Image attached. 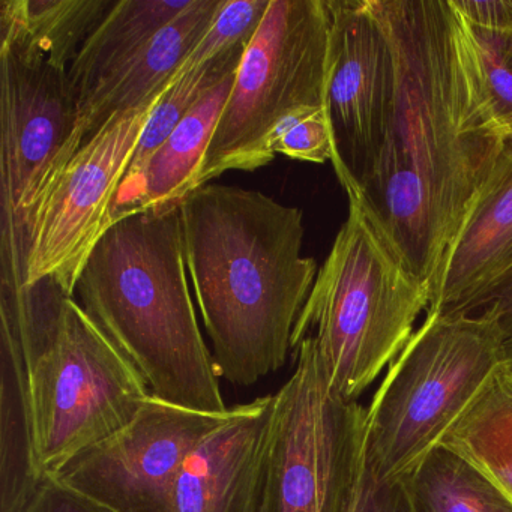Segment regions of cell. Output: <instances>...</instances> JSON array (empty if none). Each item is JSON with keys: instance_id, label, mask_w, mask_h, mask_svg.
I'll return each instance as SVG.
<instances>
[{"instance_id": "obj_6", "label": "cell", "mask_w": 512, "mask_h": 512, "mask_svg": "<svg viewBox=\"0 0 512 512\" xmlns=\"http://www.w3.org/2000/svg\"><path fill=\"white\" fill-rule=\"evenodd\" d=\"M508 362V337L485 314H427L365 410L364 463L401 482L440 446Z\"/></svg>"}, {"instance_id": "obj_14", "label": "cell", "mask_w": 512, "mask_h": 512, "mask_svg": "<svg viewBox=\"0 0 512 512\" xmlns=\"http://www.w3.org/2000/svg\"><path fill=\"white\" fill-rule=\"evenodd\" d=\"M512 272V139L455 236L427 314H473Z\"/></svg>"}, {"instance_id": "obj_21", "label": "cell", "mask_w": 512, "mask_h": 512, "mask_svg": "<svg viewBox=\"0 0 512 512\" xmlns=\"http://www.w3.org/2000/svg\"><path fill=\"white\" fill-rule=\"evenodd\" d=\"M247 47L248 44H239V46L232 47L221 55L215 56L202 67L196 68L187 76L182 77L164 94L163 100L158 104L154 115L149 119L145 131H143L142 139L134 152L130 169L119 187L115 202L130 193L131 188L136 185L143 170L148 166L152 155L169 139L172 131L178 127L179 122L188 115V112L218 83L238 71Z\"/></svg>"}, {"instance_id": "obj_13", "label": "cell", "mask_w": 512, "mask_h": 512, "mask_svg": "<svg viewBox=\"0 0 512 512\" xmlns=\"http://www.w3.org/2000/svg\"><path fill=\"white\" fill-rule=\"evenodd\" d=\"M275 397L232 407L182 467L176 512H257Z\"/></svg>"}, {"instance_id": "obj_19", "label": "cell", "mask_w": 512, "mask_h": 512, "mask_svg": "<svg viewBox=\"0 0 512 512\" xmlns=\"http://www.w3.org/2000/svg\"><path fill=\"white\" fill-rule=\"evenodd\" d=\"M440 445L484 473L512 502V365L506 362Z\"/></svg>"}, {"instance_id": "obj_15", "label": "cell", "mask_w": 512, "mask_h": 512, "mask_svg": "<svg viewBox=\"0 0 512 512\" xmlns=\"http://www.w3.org/2000/svg\"><path fill=\"white\" fill-rule=\"evenodd\" d=\"M226 0H194L139 55L113 74L79 106L74 145L79 149L110 118L148 101L172 83L194 47L208 34Z\"/></svg>"}, {"instance_id": "obj_25", "label": "cell", "mask_w": 512, "mask_h": 512, "mask_svg": "<svg viewBox=\"0 0 512 512\" xmlns=\"http://www.w3.org/2000/svg\"><path fill=\"white\" fill-rule=\"evenodd\" d=\"M17 512H113L77 493L53 476H44Z\"/></svg>"}, {"instance_id": "obj_24", "label": "cell", "mask_w": 512, "mask_h": 512, "mask_svg": "<svg viewBox=\"0 0 512 512\" xmlns=\"http://www.w3.org/2000/svg\"><path fill=\"white\" fill-rule=\"evenodd\" d=\"M272 152L290 160L323 164L334 158L328 112L310 113L287 125L272 143Z\"/></svg>"}, {"instance_id": "obj_29", "label": "cell", "mask_w": 512, "mask_h": 512, "mask_svg": "<svg viewBox=\"0 0 512 512\" xmlns=\"http://www.w3.org/2000/svg\"><path fill=\"white\" fill-rule=\"evenodd\" d=\"M508 362L512 365V341H508Z\"/></svg>"}, {"instance_id": "obj_27", "label": "cell", "mask_w": 512, "mask_h": 512, "mask_svg": "<svg viewBox=\"0 0 512 512\" xmlns=\"http://www.w3.org/2000/svg\"><path fill=\"white\" fill-rule=\"evenodd\" d=\"M470 25L512 32V0H451Z\"/></svg>"}, {"instance_id": "obj_12", "label": "cell", "mask_w": 512, "mask_h": 512, "mask_svg": "<svg viewBox=\"0 0 512 512\" xmlns=\"http://www.w3.org/2000/svg\"><path fill=\"white\" fill-rule=\"evenodd\" d=\"M331 17L326 112L332 167L349 199H356L391 118L395 61L385 29L368 0H326Z\"/></svg>"}, {"instance_id": "obj_28", "label": "cell", "mask_w": 512, "mask_h": 512, "mask_svg": "<svg viewBox=\"0 0 512 512\" xmlns=\"http://www.w3.org/2000/svg\"><path fill=\"white\" fill-rule=\"evenodd\" d=\"M473 314L490 317L503 329L508 340H512V272L478 302Z\"/></svg>"}, {"instance_id": "obj_18", "label": "cell", "mask_w": 512, "mask_h": 512, "mask_svg": "<svg viewBox=\"0 0 512 512\" xmlns=\"http://www.w3.org/2000/svg\"><path fill=\"white\" fill-rule=\"evenodd\" d=\"M116 0H2L0 40L40 53L50 65L70 70L83 44Z\"/></svg>"}, {"instance_id": "obj_7", "label": "cell", "mask_w": 512, "mask_h": 512, "mask_svg": "<svg viewBox=\"0 0 512 512\" xmlns=\"http://www.w3.org/2000/svg\"><path fill=\"white\" fill-rule=\"evenodd\" d=\"M329 38L326 0H271L239 65L197 188L232 170L268 166L272 143L287 125L326 110Z\"/></svg>"}, {"instance_id": "obj_26", "label": "cell", "mask_w": 512, "mask_h": 512, "mask_svg": "<svg viewBox=\"0 0 512 512\" xmlns=\"http://www.w3.org/2000/svg\"><path fill=\"white\" fill-rule=\"evenodd\" d=\"M350 512H412V508L403 482L377 481L364 463Z\"/></svg>"}, {"instance_id": "obj_2", "label": "cell", "mask_w": 512, "mask_h": 512, "mask_svg": "<svg viewBox=\"0 0 512 512\" xmlns=\"http://www.w3.org/2000/svg\"><path fill=\"white\" fill-rule=\"evenodd\" d=\"M188 277L218 376L251 386L280 370L319 268L304 212L259 190L206 184L179 206Z\"/></svg>"}, {"instance_id": "obj_3", "label": "cell", "mask_w": 512, "mask_h": 512, "mask_svg": "<svg viewBox=\"0 0 512 512\" xmlns=\"http://www.w3.org/2000/svg\"><path fill=\"white\" fill-rule=\"evenodd\" d=\"M76 296L154 397L196 412L229 410L188 286L179 208L115 221L92 250Z\"/></svg>"}, {"instance_id": "obj_8", "label": "cell", "mask_w": 512, "mask_h": 512, "mask_svg": "<svg viewBox=\"0 0 512 512\" xmlns=\"http://www.w3.org/2000/svg\"><path fill=\"white\" fill-rule=\"evenodd\" d=\"M77 115L68 71L0 40V292L26 286L32 223L77 152Z\"/></svg>"}, {"instance_id": "obj_5", "label": "cell", "mask_w": 512, "mask_h": 512, "mask_svg": "<svg viewBox=\"0 0 512 512\" xmlns=\"http://www.w3.org/2000/svg\"><path fill=\"white\" fill-rule=\"evenodd\" d=\"M430 302V287L407 269L361 203L349 199L293 329L292 352L311 338L329 389L358 401L406 347Z\"/></svg>"}, {"instance_id": "obj_20", "label": "cell", "mask_w": 512, "mask_h": 512, "mask_svg": "<svg viewBox=\"0 0 512 512\" xmlns=\"http://www.w3.org/2000/svg\"><path fill=\"white\" fill-rule=\"evenodd\" d=\"M412 512H512V502L475 466L437 446L403 479Z\"/></svg>"}, {"instance_id": "obj_9", "label": "cell", "mask_w": 512, "mask_h": 512, "mask_svg": "<svg viewBox=\"0 0 512 512\" xmlns=\"http://www.w3.org/2000/svg\"><path fill=\"white\" fill-rule=\"evenodd\" d=\"M274 394L257 512H350L364 466L365 407L329 389L311 338Z\"/></svg>"}, {"instance_id": "obj_22", "label": "cell", "mask_w": 512, "mask_h": 512, "mask_svg": "<svg viewBox=\"0 0 512 512\" xmlns=\"http://www.w3.org/2000/svg\"><path fill=\"white\" fill-rule=\"evenodd\" d=\"M466 29L488 106L512 139V32L491 31L469 22Z\"/></svg>"}, {"instance_id": "obj_23", "label": "cell", "mask_w": 512, "mask_h": 512, "mask_svg": "<svg viewBox=\"0 0 512 512\" xmlns=\"http://www.w3.org/2000/svg\"><path fill=\"white\" fill-rule=\"evenodd\" d=\"M271 0H226L208 34L194 47L173 85L196 68L239 44H250L262 25Z\"/></svg>"}, {"instance_id": "obj_4", "label": "cell", "mask_w": 512, "mask_h": 512, "mask_svg": "<svg viewBox=\"0 0 512 512\" xmlns=\"http://www.w3.org/2000/svg\"><path fill=\"white\" fill-rule=\"evenodd\" d=\"M0 319L22 341L40 478L130 424L151 397L142 374L53 278L0 292Z\"/></svg>"}, {"instance_id": "obj_17", "label": "cell", "mask_w": 512, "mask_h": 512, "mask_svg": "<svg viewBox=\"0 0 512 512\" xmlns=\"http://www.w3.org/2000/svg\"><path fill=\"white\" fill-rule=\"evenodd\" d=\"M194 0H116L103 22L83 44L68 70L82 106L98 86L139 55Z\"/></svg>"}, {"instance_id": "obj_16", "label": "cell", "mask_w": 512, "mask_h": 512, "mask_svg": "<svg viewBox=\"0 0 512 512\" xmlns=\"http://www.w3.org/2000/svg\"><path fill=\"white\" fill-rule=\"evenodd\" d=\"M236 73L209 91L155 151L130 193L113 205L112 224L137 212L179 208L197 190L200 169L229 100Z\"/></svg>"}, {"instance_id": "obj_1", "label": "cell", "mask_w": 512, "mask_h": 512, "mask_svg": "<svg viewBox=\"0 0 512 512\" xmlns=\"http://www.w3.org/2000/svg\"><path fill=\"white\" fill-rule=\"evenodd\" d=\"M395 61L382 148L358 200L433 296L446 254L511 137L488 106L451 0H368Z\"/></svg>"}, {"instance_id": "obj_11", "label": "cell", "mask_w": 512, "mask_h": 512, "mask_svg": "<svg viewBox=\"0 0 512 512\" xmlns=\"http://www.w3.org/2000/svg\"><path fill=\"white\" fill-rule=\"evenodd\" d=\"M229 410L196 412L151 395L130 424L52 476L113 512H176L188 455Z\"/></svg>"}, {"instance_id": "obj_10", "label": "cell", "mask_w": 512, "mask_h": 512, "mask_svg": "<svg viewBox=\"0 0 512 512\" xmlns=\"http://www.w3.org/2000/svg\"><path fill=\"white\" fill-rule=\"evenodd\" d=\"M170 88L110 118L68 161L32 223L26 286L53 278L74 296L92 250L112 226L113 203L143 131Z\"/></svg>"}]
</instances>
